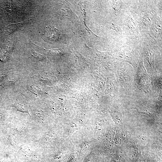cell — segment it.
Here are the masks:
<instances>
[{"instance_id":"6da1fadb","label":"cell","mask_w":162,"mask_h":162,"mask_svg":"<svg viewBox=\"0 0 162 162\" xmlns=\"http://www.w3.org/2000/svg\"><path fill=\"white\" fill-rule=\"evenodd\" d=\"M42 35L45 40L56 41L59 38V31L53 26H47L44 28Z\"/></svg>"},{"instance_id":"7a4b0ae2","label":"cell","mask_w":162,"mask_h":162,"mask_svg":"<svg viewBox=\"0 0 162 162\" xmlns=\"http://www.w3.org/2000/svg\"><path fill=\"white\" fill-rule=\"evenodd\" d=\"M28 20H26L23 22L15 24H10L8 27V34H10L14 32L17 30L20 27H23L26 24Z\"/></svg>"}]
</instances>
